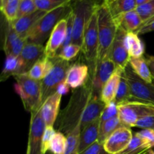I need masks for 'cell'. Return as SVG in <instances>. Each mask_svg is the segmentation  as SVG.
<instances>
[{
    "label": "cell",
    "mask_w": 154,
    "mask_h": 154,
    "mask_svg": "<svg viewBox=\"0 0 154 154\" xmlns=\"http://www.w3.org/2000/svg\"><path fill=\"white\" fill-rule=\"evenodd\" d=\"M126 35V32L121 27L118 26L115 38L108 57L115 63L117 67L122 69H124L129 65L130 60L125 42Z\"/></svg>",
    "instance_id": "4fadbf2b"
},
{
    "label": "cell",
    "mask_w": 154,
    "mask_h": 154,
    "mask_svg": "<svg viewBox=\"0 0 154 154\" xmlns=\"http://www.w3.org/2000/svg\"><path fill=\"white\" fill-rule=\"evenodd\" d=\"M149 150L150 148L146 141L135 133L129 146L119 154H141Z\"/></svg>",
    "instance_id": "f546056e"
},
{
    "label": "cell",
    "mask_w": 154,
    "mask_h": 154,
    "mask_svg": "<svg viewBox=\"0 0 154 154\" xmlns=\"http://www.w3.org/2000/svg\"><path fill=\"white\" fill-rule=\"evenodd\" d=\"M56 130L54 126H46L45 132H44L43 139H42V153L45 154L50 150V144L52 141L53 137L56 134Z\"/></svg>",
    "instance_id": "74e56055"
},
{
    "label": "cell",
    "mask_w": 154,
    "mask_h": 154,
    "mask_svg": "<svg viewBox=\"0 0 154 154\" xmlns=\"http://www.w3.org/2000/svg\"><path fill=\"white\" fill-rule=\"evenodd\" d=\"M22 74H26L25 66L22 59L20 57L6 56L2 72L0 75L1 81H5L11 76L15 77Z\"/></svg>",
    "instance_id": "44dd1931"
},
{
    "label": "cell",
    "mask_w": 154,
    "mask_h": 154,
    "mask_svg": "<svg viewBox=\"0 0 154 154\" xmlns=\"http://www.w3.org/2000/svg\"><path fill=\"white\" fill-rule=\"evenodd\" d=\"M111 1H114V0H109V1H108V2H111Z\"/></svg>",
    "instance_id": "816d5d0a"
},
{
    "label": "cell",
    "mask_w": 154,
    "mask_h": 154,
    "mask_svg": "<svg viewBox=\"0 0 154 154\" xmlns=\"http://www.w3.org/2000/svg\"><path fill=\"white\" fill-rule=\"evenodd\" d=\"M99 51V27H98L97 6L89 16L84 29L82 52L85 60L92 65V73L96 68Z\"/></svg>",
    "instance_id": "5b68a950"
},
{
    "label": "cell",
    "mask_w": 154,
    "mask_h": 154,
    "mask_svg": "<svg viewBox=\"0 0 154 154\" xmlns=\"http://www.w3.org/2000/svg\"><path fill=\"white\" fill-rule=\"evenodd\" d=\"M135 127L142 129H154V115L142 117L136 122Z\"/></svg>",
    "instance_id": "ab89813d"
},
{
    "label": "cell",
    "mask_w": 154,
    "mask_h": 154,
    "mask_svg": "<svg viewBox=\"0 0 154 154\" xmlns=\"http://www.w3.org/2000/svg\"><path fill=\"white\" fill-rule=\"evenodd\" d=\"M48 12L43 11L41 10H36L33 13L26 16L20 17L14 20V22L10 23L15 31L20 36L26 40V36L29 32L32 29L33 26L36 24V23L42 17H43Z\"/></svg>",
    "instance_id": "ac0fdd59"
},
{
    "label": "cell",
    "mask_w": 154,
    "mask_h": 154,
    "mask_svg": "<svg viewBox=\"0 0 154 154\" xmlns=\"http://www.w3.org/2000/svg\"><path fill=\"white\" fill-rule=\"evenodd\" d=\"M45 154H54V153H53L52 152H51V151H50V150H49V151H48V152H47V153H45Z\"/></svg>",
    "instance_id": "681fc988"
},
{
    "label": "cell",
    "mask_w": 154,
    "mask_h": 154,
    "mask_svg": "<svg viewBox=\"0 0 154 154\" xmlns=\"http://www.w3.org/2000/svg\"><path fill=\"white\" fill-rule=\"evenodd\" d=\"M38 10L34 0H20L19 10H18L17 19L26 15L30 14Z\"/></svg>",
    "instance_id": "8d00e7d4"
},
{
    "label": "cell",
    "mask_w": 154,
    "mask_h": 154,
    "mask_svg": "<svg viewBox=\"0 0 154 154\" xmlns=\"http://www.w3.org/2000/svg\"><path fill=\"white\" fill-rule=\"evenodd\" d=\"M125 42L130 58L143 57L145 51V47L138 34L135 32L126 33Z\"/></svg>",
    "instance_id": "484cf974"
},
{
    "label": "cell",
    "mask_w": 154,
    "mask_h": 154,
    "mask_svg": "<svg viewBox=\"0 0 154 154\" xmlns=\"http://www.w3.org/2000/svg\"><path fill=\"white\" fill-rule=\"evenodd\" d=\"M114 20L117 26L121 27L126 33L136 32L143 24L142 20L136 10L126 13Z\"/></svg>",
    "instance_id": "603a6c76"
},
{
    "label": "cell",
    "mask_w": 154,
    "mask_h": 154,
    "mask_svg": "<svg viewBox=\"0 0 154 154\" xmlns=\"http://www.w3.org/2000/svg\"><path fill=\"white\" fill-rule=\"evenodd\" d=\"M66 33L67 19L65 17L57 23L48 38L45 47V56L48 58H55L66 40Z\"/></svg>",
    "instance_id": "5bb4252c"
},
{
    "label": "cell",
    "mask_w": 154,
    "mask_h": 154,
    "mask_svg": "<svg viewBox=\"0 0 154 154\" xmlns=\"http://www.w3.org/2000/svg\"><path fill=\"white\" fill-rule=\"evenodd\" d=\"M114 20L136 9V0H114L105 2Z\"/></svg>",
    "instance_id": "d4e9b609"
},
{
    "label": "cell",
    "mask_w": 154,
    "mask_h": 154,
    "mask_svg": "<svg viewBox=\"0 0 154 154\" xmlns=\"http://www.w3.org/2000/svg\"><path fill=\"white\" fill-rule=\"evenodd\" d=\"M73 2L75 3L72 8L74 11L75 18L72 32V44L79 45L82 48L87 20L96 5L87 0H74Z\"/></svg>",
    "instance_id": "ba28073f"
},
{
    "label": "cell",
    "mask_w": 154,
    "mask_h": 154,
    "mask_svg": "<svg viewBox=\"0 0 154 154\" xmlns=\"http://www.w3.org/2000/svg\"><path fill=\"white\" fill-rule=\"evenodd\" d=\"M89 67L84 63L72 65L66 74V82L70 88L76 90L85 85L89 81Z\"/></svg>",
    "instance_id": "2e32d148"
},
{
    "label": "cell",
    "mask_w": 154,
    "mask_h": 154,
    "mask_svg": "<svg viewBox=\"0 0 154 154\" xmlns=\"http://www.w3.org/2000/svg\"><path fill=\"white\" fill-rule=\"evenodd\" d=\"M148 153L149 154H154V150H153V149H150V150H149Z\"/></svg>",
    "instance_id": "c3c4849f"
},
{
    "label": "cell",
    "mask_w": 154,
    "mask_h": 154,
    "mask_svg": "<svg viewBox=\"0 0 154 154\" xmlns=\"http://www.w3.org/2000/svg\"><path fill=\"white\" fill-rule=\"evenodd\" d=\"M79 154H108L105 151L104 145L99 141H96L92 145L87 147V149Z\"/></svg>",
    "instance_id": "b9f144b4"
},
{
    "label": "cell",
    "mask_w": 154,
    "mask_h": 154,
    "mask_svg": "<svg viewBox=\"0 0 154 154\" xmlns=\"http://www.w3.org/2000/svg\"><path fill=\"white\" fill-rule=\"evenodd\" d=\"M45 128L46 124L42 117L41 108L31 112L28 145L26 150V153L28 154H42V139Z\"/></svg>",
    "instance_id": "30bf717a"
},
{
    "label": "cell",
    "mask_w": 154,
    "mask_h": 154,
    "mask_svg": "<svg viewBox=\"0 0 154 154\" xmlns=\"http://www.w3.org/2000/svg\"><path fill=\"white\" fill-rule=\"evenodd\" d=\"M69 62L64 61L55 57L54 66L48 75L42 80V104L51 95L57 91L60 84L66 81V74L70 68Z\"/></svg>",
    "instance_id": "52a82bcc"
},
{
    "label": "cell",
    "mask_w": 154,
    "mask_h": 154,
    "mask_svg": "<svg viewBox=\"0 0 154 154\" xmlns=\"http://www.w3.org/2000/svg\"><path fill=\"white\" fill-rule=\"evenodd\" d=\"M81 51H82V48L81 46L72 43L63 48L57 54L56 57L62 60H64V61L69 62L73 60L74 58H75Z\"/></svg>",
    "instance_id": "e575fe53"
},
{
    "label": "cell",
    "mask_w": 154,
    "mask_h": 154,
    "mask_svg": "<svg viewBox=\"0 0 154 154\" xmlns=\"http://www.w3.org/2000/svg\"><path fill=\"white\" fill-rule=\"evenodd\" d=\"M117 66L110 58L104 59L96 64L93 76L90 79L93 90V94L95 96L100 97L101 92L104 85L109 80L111 75L117 69Z\"/></svg>",
    "instance_id": "8fae6325"
},
{
    "label": "cell",
    "mask_w": 154,
    "mask_h": 154,
    "mask_svg": "<svg viewBox=\"0 0 154 154\" xmlns=\"http://www.w3.org/2000/svg\"><path fill=\"white\" fill-rule=\"evenodd\" d=\"M62 95L58 92L51 95L42 104L41 109L46 126H54L60 114V106Z\"/></svg>",
    "instance_id": "e0dca14e"
},
{
    "label": "cell",
    "mask_w": 154,
    "mask_h": 154,
    "mask_svg": "<svg viewBox=\"0 0 154 154\" xmlns=\"http://www.w3.org/2000/svg\"><path fill=\"white\" fill-rule=\"evenodd\" d=\"M93 96L90 79L85 85L74 90L69 104L58 117V132L67 135L79 126L81 118Z\"/></svg>",
    "instance_id": "6da1fadb"
},
{
    "label": "cell",
    "mask_w": 154,
    "mask_h": 154,
    "mask_svg": "<svg viewBox=\"0 0 154 154\" xmlns=\"http://www.w3.org/2000/svg\"><path fill=\"white\" fill-rule=\"evenodd\" d=\"M69 89H70V87L66 84V81H63L62 84H60V85L59 86L58 88H57V91L60 94H61L62 96H64V95H66L69 92Z\"/></svg>",
    "instance_id": "ee69618b"
},
{
    "label": "cell",
    "mask_w": 154,
    "mask_h": 154,
    "mask_svg": "<svg viewBox=\"0 0 154 154\" xmlns=\"http://www.w3.org/2000/svg\"><path fill=\"white\" fill-rule=\"evenodd\" d=\"M129 65L139 78L150 84H153L154 78L150 72L146 58H130Z\"/></svg>",
    "instance_id": "4316f807"
},
{
    "label": "cell",
    "mask_w": 154,
    "mask_h": 154,
    "mask_svg": "<svg viewBox=\"0 0 154 154\" xmlns=\"http://www.w3.org/2000/svg\"><path fill=\"white\" fill-rule=\"evenodd\" d=\"M26 154H28V153H26Z\"/></svg>",
    "instance_id": "f5cc1de1"
},
{
    "label": "cell",
    "mask_w": 154,
    "mask_h": 154,
    "mask_svg": "<svg viewBox=\"0 0 154 154\" xmlns=\"http://www.w3.org/2000/svg\"><path fill=\"white\" fill-rule=\"evenodd\" d=\"M123 71V69L117 68L115 72L111 75L109 80L104 85L101 92L100 99L105 105L114 102L115 100Z\"/></svg>",
    "instance_id": "ffe728a7"
},
{
    "label": "cell",
    "mask_w": 154,
    "mask_h": 154,
    "mask_svg": "<svg viewBox=\"0 0 154 154\" xmlns=\"http://www.w3.org/2000/svg\"><path fill=\"white\" fill-rule=\"evenodd\" d=\"M135 10L141 17L143 23L147 22L154 17V0L137 6Z\"/></svg>",
    "instance_id": "d590c367"
},
{
    "label": "cell",
    "mask_w": 154,
    "mask_h": 154,
    "mask_svg": "<svg viewBox=\"0 0 154 154\" xmlns=\"http://www.w3.org/2000/svg\"><path fill=\"white\" fill-rule=\"evenodd\" d=\"M14 89L20 97L23 106L30 113L39 109L42 105V81L29 78L26 74L14 77Z\"/></svg>",
    "instance_id": "277c9868"
},
{
    "label": "cell",
    "mask_w": 154,
    "mask_h": 154,
    "mask_svg": "<svg viewBox=\"0 0 154 154\" xmlns=\"http://www.w3.org/2000/svg\"><path fill=\"white\" fill-rule=\"evenodd\" d=\"M100 120H97L81 130L79 141V153L98 141Z\"/></svg>",
    "instance_id": "7402d4cb"
},
{
    "label": "cell",
    "mask_w": 154,
    "mask_h": 154,
    "mask_svg": "<svg viewBox=\"0 0 154 154\" xmlns=\"http://www.w3.org/2000/svg\"><path fill=\"white\" fill-rule=\"evenodd\" d=\"M137 135L146 141L150 149L154 147V129H142L136 132Z\"/></svg>",
    "instance_id": "60d3db41"
},
{
    "label": "cell",
    "mask_w": 154,
    "mask_h": 154,
    "mask_svg": "<svg viewBox=\"0 0 154 154\" xmlns=\"http://www.w3.org/2000/svg\"><path fill=\"white\" fill-rule=\"evenodd\" d=\"M87 1H89L90 2H91L92 4L94 5L98 6V5H101L109 1V0H87Z\"/></svg>",
    "instance_id": "bcb514c9"
},
{
    "label": "cell",
    "mask_w": 154,
    "mask_h": 154,
    "mask_svg": "<svg viewBox=\"0 0 154 154\" xmlns=\"http://www.w3.org/2000/svg\"><path fill=\"white\" fill-rule=\"evenodd\" d=\"M1 11L7 22L12 23L17 19L20 0H1Z\"/></svg>",
    "instance_id": "f1b7e54d"
},
{
    "label": "cell",
    "mask_w": 154,
    "mask_h": 154,
    "mask_svg": "<svg viewBox=\"0 0 154 154\" xmlns=\"http://www.w3.org/2000/svg\"><path fill=\"white\" fill-rule=\"evenodd\" d=\"M45 56V48L43 45L26 42L20 55L24 63L26 73L29 72L36 62Z\"/></svg>",
    "instance_id": "d6986e66"
},
{
    "label": "cell",
    "mask_w": 154,
    "mask_h": 154,
    "mask_svg": "<svg viewBox=\"0 0 154 154\" xmlns=\"http://www.w3.org/2000/svg\"><path fill=\"white\" fill-rule=\"evenodd\" d=\"M67 146V137L61 132H57L50 144V151L54 154H64Z\"/></svg>",
    "instance_id": "836d02e7"
},
{
    "label": "cell",
    "mask_w": 154,
    "mask_h": 154,
    "mask_svg": "<svg viewBox=\"0 0 154 154\" xmlns=\"http://www.w3.org/2000/svg\"><path fill=\"white\" fill-rule=\"evenodd\" d=\"M38 10L50 12L59 8L70 5L74 0H34Z\"/></svg>",
    "instance_id": "d6a6232c"
},
{
    "label": "cell",
    "mask_w": 154,
    "mask_h": 154,
    "mask_svg": "<svg viewBox=\"0 0 154 154\" xmlns=\"http://www.w3.org/2000/svg\"><path fill=\"white\" fill-rule=\"evenodd\" d=\"M81 134V126H78L67 137V146L64 154H79V141Z\"/></svg>",
    "instance_id": "1f68e13d"
},
{
    "label": "cell",
    "mask_w": 154,
    "mask_h": 154,
    "mask_svg": "<svg viewBox=\"0 0 154 154\" xmlns=\"http://www.w3.org/2000/svg\"><path fill=\"white\" fill-rule=\"evenodd\" d=\"M124 75L129 83L132 100L141 101L154 105V84L144 81L132 71L128 65L124 69Z\"/></svg>",
    "instance_id": "9c48e42d"
},
{
    "label": "cell",
    "mask_w": 154,
    "mask_h": 154,
    "mask_svg": "<svg viewBox=\"0 0 154 154\" xmlns=\"http://www.w3.org/2000/svg\"><path fill=\"white\" fill-rule=\"evenodd\" d=\"M118 116L123 126L135 127L138 120L154 115V105L141 101L131 100L117 105Z\"/></svg>",
    "instance_id": "8992f818"
},
{
    "label": "cell",
    "mask_w": 154,
    "mask_h": 154,
    "mask_svg": "<svg viewBox=\"0 0 154 154\" xmlns=\"http://www.w3.org/2000/svg\"><path fill=\"white\" fill-rule=\"evenodd\" d=\"M123 126L120 121L119 116L113 117L110 120H106L103 123H100L99 126V133L98 141L103 144L105 141L120 127Z\"/></svg>",
    "instance_id": "83f0119b"
},
{
    "label": "cell",
    "mask_w": 154,
    "mask_h": 154,
    "mask_svg": "<svg viewBox=\"0 0 154 154\" xmlns=\"http://www.w3.org/2000/svg\"><path fill=\"white\" fill-rule=\"evenodd\" d=\"M152 1V0H136V3H137V6L141 5L144 4V3H147L148 2Z\"/></svg>",
    "instance_id": "7dc6e473"
},
{
    "label": "cell",
    "mask_w": 154,
    "mask_h": 154,
    "mask_svg": "<svg viewBox=\"0 0 154 154\" xmlns=\"http://www.w3.org/2000/svg\"><path fill=\"white\" fill-rule=\"evenodd\" d=\"M146 60H147V63L150 69V72H151L154 78V57L153 56H147Z\"/></svg>",
    "instance_id": "f6af8a7d"
},
{
    "label": "cell",
    "mask_w": 154,
    "mask_h": 154,
    "mask_svg": "<svg viewBox=\"0 0 154 154\" xmlns=\"http://www.w3.org/2000/svg\"><path fill=\"white\" fill-rule=\"evenodd\" d=\"M118 115V109H117V105L114 102H111L108 105H105V108H104L103 111L102 113L99 120L100 123L110 120L113 117Z\"/></svg>",
    "instance_id": "f35d334b"
},
{
    "label": "cell",
    "mask_w": 154,
    "mask_h": 154,
    "mask_svg": "<svg viewBox=\"0 0 154 154\" xmlns=\"http://www.w3.org/2000/svg\"><path fill=\"white\" fill-rule=\"evenodd\" d=\"M97 14L99 51L96 64L108 57L118 29L106 3L97 6Z\"/></svg>",
    "instance_id": "7a4b0ae2"
},
{
    "label": "cell",
    "mask_w": 154,
    "mask_h": 154,
    "mask_svg": "<svg viewBox=\"0 0 154 154\" xmlns=\"http://www.w3.org/2000/svg\"><path fill=\"white\" fill-rule=\"evenodd\" d=\"M71 10L72 7L68 5L48 12L29 32L26 36V42L43 45L47 39L49 38L57 23L66 17Z\"/></svg>",
    "instance_id": "3957f363"
},
{
    "label": "cell",
    "mask_w": 154,
    "mask_h": 154,
    "mask_svg": "<svg viewBox=\"0 0 154 154\" xmlns=\"http://www.w3.org/2000/svg\"><path fill=\"white\" fill-rule=\"evenodd\" d=\"M26 40L14 30L10 23L8 22L7 30L5 31L3 50L6 56L11 55L20 57L23 48L26 43Z\"/></svg>",
    "instance_id": "9a60e30c"
},
{
    "label": "cell",
    "mask_w": 154,
    "mask_h": 154,
    "mask_svg": "<svg viewBox=\"0 0 154 154\" xmlns=\"http://www.w3.org/2000/svg\"><path fill=\"white\" fill-rule=\"evenodd\" d=\"M124 70V69H123ZM133 99L131 93L130 87H129V83H128L127 80H126V77L124 75V71H123V73L121 75V79H120V84H119L118 90H117V96H116L115 102L117 105L123 102H128V101H131Z\"/></svg>",
    "instance_id": "4dcf8cb0"
},
{
    "label": "cell",
    "mask_w": 154,
    "mask_h": 154,
    "mask_svg": "<svg viewBox=\"0 0 154 154\" xmlns=\"http://www.w3.org/2000/svg\"><path fill=\"white\" fill-rule=\"evenodd\" d=\"M154 31V17L152 18L151 20H148L147 22L144 23L141 27L137 30L135 33L138 34V35L142 34H145V33L151 32Z\"/></svg>",
    "instance_id": "7bdbcfd3"
},
{
    "label": "cell",
    "mask_w": 154,
    "mask_h": 154,
    "mask_svg": "<svg viewBox=\"0 0 154 154\" xmlns=\"http://www.w3.org/2000/svg\"><path fill=\"white\" fill-rule=\"evenodd\" d=\"M54 66V59H49L45 56L36 62L26 74L29 78L36 81H42Z\"/></svg>",
    "instance_id": "cb8c5ba5"
},
{
    "label": "cell",
    "mask_w": 154,
    "mask_h": 154,
    "mask_svg": "<svg viewBox=\"0 0 154 154\" xmlns=\"http://www.w3.org/2000/svg\"><path fill=\"white\" fill-rule=\"evenodd\" d=\"M130 127L122 126L117 129L103 144L108 154H119L129 146L133 138Z\"/></svg>",
    "instance_id": "7c38bea8"
},
{
    "label": "cell",
    "mask_w": 154,
    "mask_h": 154,
    "mask_svg": "<svg viewBox=\"0 0 154 154\" xmlns=\"http://www.w3.org/2000/svg\"><path fill=\"white\" fill-rule=\"evenodd\" d=\"M148 151H149V150H147V151L144 152V153H141V154H149V153H148Z\"/></svg>",
    "instance_id": "f907efd6"
}]
</instances>
